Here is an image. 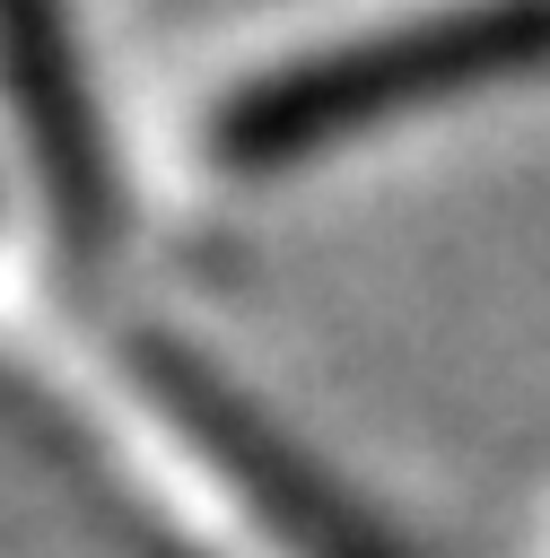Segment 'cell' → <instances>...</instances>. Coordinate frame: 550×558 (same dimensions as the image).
Returning a JSON list of instances; mask_svg holds the SVG:
<instances>
[{
  "label": "cell",
  "mask_w": 550,
  "mask_h": 558,
  "mask_svg": "<svg viewBox=\"0 0 550 558\" xmlns=\"http://www.w3.org/2000/svg\"><path fill=\"white\" fill-rule=\"evenodd\" d=\"M515 78H550V9H428L332 26L227 78L201 113V148L236 174H288L349 148L375 122L463 105Z\"/></svg>",
  "instance_id": "obj_1"
},
{
  "label": "cell",
  "mask_w": 550,
  "mask_h": 558,
  "mask_svg": "<svg viewBox=\"0 0 550 558\" xmlns=\"http://www.w3.org/2000/svg\"><path fill=\"white\" fill-rule=\"evenodd\" d=\"M0 96L26 131V157L44 174V192L61 201L70 235H96L113 209V166H105V122H96V87L79 78L70 26L44 9H0Z\"/></svg>",
  "instance_id": "obj_2"
}]
</instances>
